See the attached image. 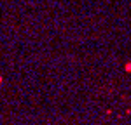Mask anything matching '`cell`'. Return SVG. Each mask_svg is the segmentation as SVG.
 <instances>
[{
  "instance_id": "6da1fadb",
  "label": "cell",
  "mask_w": 131,
  "mask_h": 125,
  "mask_svg": "<svg viewBox=\"0 0 131 125\" xmlns=\"http://www.w3.org/2000/svg\"><path fill=\"white\" fill-rule=\"evenodd\" d=\"M0 82H2V76H0Z\"/></svg>"
}]
</instances>
